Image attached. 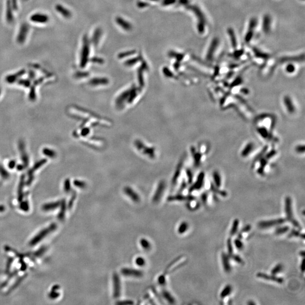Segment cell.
I'll use <instances>...</instances> for the list:
<instances>
[{
    "instance_id": "7dc6e473",
    "label": "cell",
    "mask_w": 305,
    "mask_h": 305,
    "mask_svg": "<svg viewBox=\"0 0 305 305\" xmlns=\"http://www.w3.org/2000/svg\"><path fill=\"white\" fill-rule=\"evenodd\" d=\"M59 295H60L59 293L56 292V291H53L49 294V297L52 299H54V298H56L57 297H58Z\"/></svg>"
},
{
    "instance_id": "681fc988",
    "label": "cell",
    "mask_w": 305,
    "mask_h": 305,
    "mask_svg": "<svg viewBox=\"0 0 305 305\" xmlns=\"http://www.w3.org/2000/svg\"><path fill=\"white\" fill-rule=\"evenodd\" d=\"M304 264H305V259L304 258H303L302 261V262H301V266H300V268H301V271L302 272H304L305 271V269H304Z\"/></svg>"
},
{
    "instance_id": "5b68a950",
    "label": "cell",
    "mask_w": 305,
    "mask_h": 305,
    "mask_svg": "<svg viewBox=\"0 0 305 305\" xmlns=\"http://www.w3.org/2000/svg\"><path fill=\"white\" fill-rule=\"evenodd\" d=\"M219 45V40L218 38H214L211 43L210 46L209 48L206 55L207 60L212 61L214 58L215 52Z\"/></svg>"
},
{
    "instance_id": "83f0119b",
    "label": "cell",
    "mask_w": 305,
    "mask_h": 305,
    "mask_svg": "<svg viewBox=\"0 0 305 305\" xmlns=\"http://www.w3.org/2000/svg\"><path fill=\"white\" fill-rule=\"evenodd\" d=\"M169 56H170L171 57H175V58H176V60H177V62H180L181 60L184 58V55L183 54H180V53H175V52H170L169 53Z\"/></svg>"
},
{
    "instance_id": "603a6c76",
    "label": "cell",
    "mask_w": 305,
    "mask_h": 305,
    "mask_svg": "<svg viewBox=\"0 0 305 305\" xmlns=\"http://www.w3.org/2000/svg\"><path fill=\"white\" fill-rule=\"evenodd\" d=\"M290 229V227L288 226H284L276 228L275 231V234L277 235H281L288 232Z\"/></svg>"
},
{
    "instance_id": "f5cc1de1",
    "label": "cell",
    "mask_w": 305,
    "mask_h": 305,
    "mask_svg": "<svg viewBox=\"0 0 305 305\" xmlns=\"http://www.w3.org/2000/svg\"><path fill=\"white\" fill-rule=\"evenodd\" d=\"M300 256H302V257H305V251H303V250L301 251V252L300 253Z\"/></svg>"
},
{
    "instance_id": "e575fe53",
    "label": "cell",
    "mask_w": 305,
    "mask_h": 305,
    "mask_svg": "<svg viewBox=\"0 0 305 305\" xmlns=\"http://www.w3.org/2000/svg\"><path fill=\"white\" fill-rule=\"evenodd\" d=\"M295 151L298 154H303L305 153V145H298L295 148Z\"/></svg>"
},
{
    "instance_id": "d4e9b609",
    "label": "cell",
    "mask_w": 305,
    "mask_h": 305,
    "mask_svg": "<svg viewBox=\"0 0 305 305\" xmlns=\"http://www.w3.org/2000/svg\"><path fill=\"white\" fill-rule=\"evenodd\" d=\"M283 265L282 264H280V263L277 264L271 270V274L274 275H277L283 271Z\"/></svg>"
},
{
    "instance_id": "836d02e7",
    "label": "cell",
    "mask_w": 305,
    "mask_h": 305,
    "mask_svg": "<svg viewBox=\"0 0 305 305\" xmlns=\"http://www.w3.org/2000/svg\"><path fill=\"white\" fill-rule=\"evenodd\" d=\"M257 24V21L256 19L252 18L250 21L249 24V30H254V29L256 27Z\"/></svg>"
},
{
    "instance_id": "7c38bea8",
    "label": "cell",
    "mask_w": 305,
    "mask_h": 305,
    "mask_svg": "<svg viewBox=\"0 0 305 305\" xmlns=\"http://www.w3.org/2000/svg\"><path fill=\"white\" fill-rule=\"evenodd\" d=\"M271 19L270 15H266L264 16L262 23V28L264 32L268 34L271 30Z\"/></svg>"
},
{
    "instance_id": "52a82bcc",
    "label": "cell",
    "mask_w": 305,
    "mask_h": 305,
    "mask_svg": "<svg viewBox=\"0 0 305 305\" xmlns=\"http://www.w3.org/2000/svg\"><path fill=\"white\" fill-rule=\"evenodd\" d=\"M283 101L284 106L289 114H292L296 112V108L294 104L293 103L292 99H291V97L289 96L288 95L285 96L284 97Z\"/></svg>"
},
{
    "instance_id": "4316f807",
    "label": "cell",
    "mask_w": 305,
    "mask_h": 305,
    "mask_svg": "<svg viewBox=\"0 0 305 305\" xmlns=\"http://www.w3.org/2000/svg\"><path fill=\"white\" fill-rule=\"evenodd\" d=\"M188 229V223H186V222H183L181 224L180 226H179V227L178 232L180 234L184 233L187 231Z\"/></svg>"
},
{
    "instance_id": "5bb4252c",
    "label": "cell",
    "mask_w": 305,
    "mask_h": 305,
    "mask_svg": "<svg viewBox=\"0 0 305 305\" xmlns=\"http://www.w3.org/2000/svg\"><path fill=\"white\" fill-rule=\"evenodd\" d=\"M62 203V201H57L45 204L43 206V210L44 211L53 210L60 206Z\"/></svg>"
},
{
    "instance_id": "f6af8a7d",
    "label": "cell",
    "mask_w": 305,
    "mask_h": 305,
    "mask_svg": "<svg viewBox=\"0 0 305 305\" xmlns=\"http://www.w3.org/2000/svg\"><path fill=\"white\" fill-rule=\"evenodd\" d=\"M91 60L93 62L97 63H103V60L102 59L99 58H97V57H94V58H92Z\"/></svg>"
},
{
    "instance_id": "f546056e",
    "label": "cell",
    "mask_w": 305,
    "mask_h": 305,
    "mask_svg": "<svg viewBox=\"0 0 305 305\" xmlns=\"http://www.w3.org/2000/svg\"><path fill=\"white\" fill-rule=\"evenodd\" d=\"M141 58V56H139L138 57H137V58H132L131 60L126 61L125 63V65H127V66H132V65H135V63H136L138 62V60H140Z\"/></svg>"
},
{
    "instance_id": "bcb514c9",
    "label": "cell",
    "mask_w": 305,
    "mask_h": 305,
    "mask_svg": "<svg viewBox=\"0 0 305 305\" xmlns=\"http://www.w3.org/2000/svg\"><path fill=\"white\" fill-rule=\"evenodd\" d=\"M21 209L23 211H28V210L29 209V206H28V204L27 203V202H24L23 203L22 205H21Z\"/></svg>"
},
{
    "instance_id": "ab89813d",
    "label": "cell",
    "mask_w": 305,
    "mask_h": 305,
    "mask_svg": "<svg viewBox=\"0 0 305 305\" xmlns=\"http://www.w3.org/2000/svg\"><path fill=\"white\" fill-rule=\"evenodd\" d=\"M59 11H60V13H62V14L63 15H65V17H66L69 18L71 16V13H70L68 10H67L66 9H64L63 8L60 7L59 9Z\"/></svg>"
},
{
    "instance_id": "1f68e13d",
    "label": "cell",
    "mask_w": 305,
    "mask_h": 305,
    "mask_svg": "<svg viewBox=\"0 0 305 305\" xmlns=\"http://www.w3.org/2000/svg\"><path fill=\"white\" fill-rule=\"evenodd\" d=\"M234 244L235 245V246L237 249H242L244 248V244L242 242V241L241 240L240 238H236L234 240Z\"/></svg>"
},
{
    "instance_id": "44dd1931",
    "label": "cell",
    "mask_w": 305,
    "mask_h": 305,
    "mask_svg": "<svg viewBox=\"0 0 305 305\" xmlns=\"http://www.w3.org/2000/svg\"><path fill=\"white\" fill-rule=\"evenodd\" d=\"M232 291V288L231 285H226L220 293V297L222 298H224L228 297V296H229L231 294Z\"/></svg>"
},
{
    "instance_id": "f1b7e54d",
    "label": "cell",
    "mask_w": 305,
    "mask_h": 305,
    "mask_svg": "<svg viewBox=\"0 0 305 305\" xmlns=\"http://www.w3.org/2000/svg\"><path fill=\"white\" fill-rule=\"evenodd\" d=\"M227 246L228 250V256H230L233 254V248L232 245V240L231 238H228L227 242Z\"/></svg>"
},
{
    "instance_id": "e0dca14e",
    "label": "cell",
    "mask_w": 305,
    "mask_h": 305,
    "mask_svg": "<svg viewBox=\"0 0 305 305\" xmlns=\"http://www.w3.org/2000/svg\"><path fill=\"white\" fill-rule=\"evenodd\" d=\"M253 50L254 55L256 56V57H257V58L263 59V60H267L270 57V56L268 54L262 52L259 49H257V47H253Z\"/></svg>"
},
{
    "instance_id": "4dcf8cb0",
    "label": "cell",
    "mask_w": 305,
    "mask_h": 305,
    "mask_svg": "<svg viewBox=\"0 0 305 305\" xmlns=\"http://www.w3.org/2000/svg\"><path fill=\"white\" fill-rule=\"evenodd\" d=\"M254 35L253 30H249L246 34L245 35V41L246 43H248L251 40Z\"/></svg>"
},
{
    "instance_id": "74e56055",
    "label": "cell",
    "mask_w": 305,
    "mask_h": 305,
    "mask_svg": "<svg viewBox=\"0 0 305 305\" xmlns=\"http://www.w3.org/2000/svg\"><path fill=\"white\" fill-rule=\"evenodd\" d=\"M108 82V80L105 79H95L92 80V83L94 84H97L99 83H106Z\"/></svg>"
},
{
    "instance_id": "d590c367",
    "label": "cell",
    "mask_w": 305,
    "mask_h": 305,
    "mask_svg": "<svg viewBox=\"0 0 305 305\" xmlns=\"http://www.w3.org/2000/svg\"><path fill=\"white\" fill-rule=\"evenodd\" d=\"M295 70H296V67H294V66L293 65V64H288L287 67H286V69H285V70L286 71L289 73H293L294 71H295Z\"/></svg>"
},
{
    "instance_id": "7bdbcfd3",
    "label": "cell",
    "mask_w": 305,
    "mask_h": 305,
    "mask_svg": "<svg viewBox=\"0 0 305 305\" xmlns=\"http://www.w3.org/2000/svg\"><path fill=\"white\" fill-rule=\"evenodd\" d=\"M251 226L250 225H249V224H248V225L245 226L243 228H242V229L241 231L240 234L249 232L251 230Z\"/></svg>"
},
{
    "instance_id": "7a4b0ae2",
    "label": "cell",
    "mask_w": 305,
    "mask_h": 305,
    "mask_svg": "<svg viewBox=\"0 0 305 305\" xmlns=\"http://www.w3.org/2000/svg\"><path fill=\"white\" fill-rule=\"evenodd\" d=\"M56 227H57V226H56V224L53 223L52 224L47 228H46L43 230H42L36 236L34 237V238H33L31 240L30 242V245L33 246V245H36L37 243H39L40 241L42 240L45 237L47 236L50 232H52L54 230H55Z\"/></svg>"
},
{
    "instance_id": "ac0fdd59",
    "label": "cell",
    "mask_w": 305,
    "mask_h": 305,
    "mask_svg": "<svg viewBox=\"0 0 305 305\" xmlns=\"http://www.w3.org/2000/svg\"><path fill=\"white\" fill-rule=\"evenodd\" d=\"M213 180H214V185L218 187V188H220L222 185V177H221V176L220 175L219 172L216 171H215L214 172H213Z\"/></svg>"
},
{
    "instance_id": "8d00e7d4",
    "label": "cell",
    "mask_w": 305,
    "mask_h": 305,
    "mask_svg": "<svg viewBox=\"0 0 305 305\" xmlns=\"http://www.w3.org/2000/svg\"><path fill=\"white\" fill-rule=\"evenodd\" d=\"M242 82V79L241 77L238 76L237 77L233 82H232L231 86H238Z\"/></svg>"
},
{
    "instance_id": "8fae6325",
    "label": "cell",
    "mask_w": 305,
    "mask_h": 305,
    "mask_svg": "<svg viewBox=\"0 0 305 305\" xmlns=\"http://www.w3.org/2000/svg\"><path fill=\"white\" fill-rule=\"evenodd\" d=\"M254 148H255V144L253 142H249V143H248L245 145L244 149L241 151V157H242L244 158L248 157L251 154V153L254 151Z\"/></svg>"
},
{
    "instance_id": "f907efd6",
    "label": "cell",
    "mask_w": 305,
    "mask_h": 305,
    "mask_svg": "<svg viewBox=\"0 0 305 305\" xmlns=\"http://www.w3.org/2000/svg\"><path fill=\"white\" fill-rule=\"evenodd\" d=\"M138 5L140 8H144V7H145L146 6H148V4L147 3H146V2H139V3H138Z\"/></svg>"
},
{
    "instance_id": "60d3db41",
    "label": "cell",
    "mask_w": 305,
    "mask_h": 305,
    "mask_svg": "<svg viewBox=\"0 0 305 305\" xmlns=\"http://www.w3.org/2000/svg\"><path fill=\"white\" fill-rule=\"evenodd\" d=\"M201 201L204 205H206L207 202V199H208V193L207 192H205L202 194L201 195Z\"/></svg>"
},
{
    "instance_id": "ffe728a7",
    "label": "cell",
    "mask_w": 305,
    "mask_h": 305,
    "mask_svg": "<svg viewBox=\"0 0 305 305\" xmlns=\"http://www.w3.org/2000/svg\"><path fill=\"white\" fill-rule=\"evenodd\" d=\"M239 224H240V221L238 219H235L234 221L233 222L231 229L230 231V235L231 236H235L237 233L238 227H239Z\"/></svg>"
},
{
    "instance_id": "d6986e66",
    "label": "cell",
    "mask_w": 305,
    "mask_h": 305,
    "mask_svg": "<svg viewBox=\"0 0 305 305\" xmlns=\"http://www.w3.org/2000/svg\"><path fill=\"white\" fill-rule=\"evenodd\" d=\"M227 31H228V34H229V36L230 37L232 47H233L234 49H236L237 47V40L236 35H235V34L234 30L232 28H229Z\"/></svg>"
},
{
    "instance_id": "4fadbf2b",
    "label": "cell",
    "mask_w": 305,
    "mask_h": 305,
    "mask_svg": "<svg viewBox=\"0 0 305 305\" xmlns=\"http://www.w3.org/2000/svg\"><path fill=\"white\" fill-rule=\"evenodd\" d=\"M304 60V54L302 56H297V57H284L280 60L281 63H284L287 62H301Z\"/></svg>"
},
{
    "instance_id": "d6a6232c",
    "label": "cell",
    "mask_w": 305,
    "mask_h": 305,
    "mask_svg": "<svg viewBox=\"0 0 305 305\" xmlns=\"http://www.w3.org/2000/svg\"><path fill=\"white\" fill-rule=\"evenodd\" d=\"M135 52H136L135 50H131V51H128V52L121 53H120L118 55V57L119 58H123L126 57L133 55L134 54H135Z\"/></svg>"
},
{
    "instance_id": "3957f363",
    "label": "cell",
    "mask_w": 305,
    "mask_h": 305,
    "mask_svg": "<svg viewBox=\"0 0 305 305\" xmlns=\"http://www.w3.org/2000/svg\"><path fill=\"white\" fill-rule=\"evenodd\" d=\"M285 218H278V219L269 220H263L258 223V227L262 229H267L274 227L276 226L281 225L286 222Z\"/></svg>"
},
{
    "instance_id": "30bf717a",
    "label": "cell",
    "mask_w": 305,
    "mask_h": 305,
    "mask_svg": "<svg viewBox=\"0 0 305 305\" xmlns=\"http://www.w3.org/2000/svg\"><path fill=\"white\" fill-rule=\"evenodd\" d=\"M222 263L225 272L229 273L231 271V266L229 262V257L228 254L223 252L222 253Z\"/></svg>"
},
{
    "instance_id": "7402d4cb",
    "label": "cell",
    "mask_w": 305,
    "mask_h": 305,
    "mask_svg": "<svg viewBox=\"0 0 305 305\" xmlns=\"http://www.w3.org/2000/svg\"><path fill=\"white\" fill-rule=\"evenodd\" d=\"M211 190L215 193L216 194H219L222 197H226L227 196V192L224 191V190H220V189H219V188L216 187L214 184H211Z\"/></svg>"
},
{
    "instance_id": "9a60e30c",
    "label": "cell",
    "mask_w": 305,
    "mask_h": 305,
    "mask_svg": "<svg viewBox=\"0 0 305 305\" xmlns=\"http://www.w3.org/2000/svg\"><path fill=\"white\" fill-rule=\"evenodd\" d=\"M116 22L119 24V26H120L122 28H123L125 30L130 31L132 29L131 24L128 22L125 21L122 18H116Z\"/></svg>"
},
{
    "instance_id": "2e32d148",
    "label": "cell",
    "mask_w": 305,
    "mask_h": 305,
    "mask_svg": "<svg viewBox=\"0 0 305 305\" xmlns=\"http://www.w3.org/2000/svg\"><path fill=\"white\" fill-rule=\"evenodd\" d=\"M101 34H102V30L99 28H97L94 32V34H93V36L92 37V43L95 47H96L98 45L99 41L101 36Z\"/></svg>"
},
{
    "instance_id": "cb8c5ba5",
    "label": "cell",
    "mask_w": 305,
    "mask_h": 305,
    "mask_svg": "<svg viewBox=\"0 0 305 305\" xmlns=\"http://www.w3.org/2000/svg\"><path fill=\"white\" fill-rule=\"evenodd\" d=\"M289 237H300L302 239L305 238V235L303 233L301 234L300 231L297 229H293L291 230V231L289 233L288 235Z\"/></svg>"
},
{
    "instance_id": "6da1fadb",
    "label": "cell",
    "mask_w": 305,
    "mask_h": 305,
    "mask_svg": "<svg viewBox=\"0 0 305 305\" xmlns=\"http://www.w3.org/2000/svg\"><path fill=\"white\" fill-rule=\"evenodd\" d=\"M285 213L286 215V220L292 224L296 228L301 229L300 224L294 218L292 209V200L290 197H287L285 199Z\"/></svg>"
},
{
    "instance_id": "11a10c76",
    "label": "cell",
    "mask_w": 305,
    "mask_h": 305,
    "mask_svg": "<svg viewBox=\"0 0 305 305\" xmlns=\"http://www.w3.org/2000/svg\"><path fill=\"white\" fill-rule=\"evenodd\" d=\"M153 1H158V0H153Z\"/></svg>"
},
{
    "instance_id": "db71d44e",
    "label": "cell",
    "mask_w": 305,
    "mask_h": 305,
    "mask_svg": "<svg viewBox=\"0 0 305 305\" xmlns=\"http://www.w3.org/2000/svg\"><path fill=\"white\" fill-rule=\"evenodd\" d=\"M248 304H249V305H251V304H254H254H255V303H253V302H249V303H248Z\"/></svg>"
},
{
    "instance_id": "ba28073f",
    "label": "cell",
    "mask_w": 305,
    "mask_h": 305,
    "mask_svg": "<svg viewBox=\"0 0 305 305\" xmlns=\"http://www.w3.org/2000/svg\"><path fill=\"white\" fill-rule=\"evenodd\" d=\"M188 8L191 10L194 13V14L196 15V16L197 17L198 19V23H202L204 24L206 23V19L205 18V17L202 13V11L198 7L196 6L189 5V6H188Z\"/></svg>"
},
{
    "instance_id": "8992f818",
    "label": "cell",
    "mask_w": 305,
    "mask_h": 305,
    "mask_svg": "<svg viewBox=\"0 0 305 305\" xmlns=\"http://www.w3.org/2000/svg\"><path fill=\"white\" fill-rule=\"evenodd\" d=\"M257 276L262 279L266 280L267 281H274L276 283L283 284L284 282V279L283 278L280 277H277L276 275H268L267 274L262 273V272H258L257 274Z\"/></svg>"
},
{
    "instance_id": "ee69618b",
    "label": "cell",
    "mask_w": 305,
    "mask_h": 305,
    "mask_svg": "<svg viewBox=\"0 0 305 305\" xmlns=\"http://www.w3.org/2000/svg\"><path fill=\"white\" fill-rule=\"evenodd\" d=\"M176 0H164L162 4L164 6H168V5H171L175 4L176 2Z\"/></svg>"
},
{
    "instance_id": "484cf974",
    "label": "cell",
    "mask_w": 305,
    "mask_h": 305,
    "mask_svg": "<svg viewBox=\"0 0 305 305\" xmlns=\"http://www.w3.org/2000/svg\"><path fill=\"white\" fill-rule=\"evenodd\" d=\"M229 258H231L235 262H236L237 263H239L240 264H244V261L242 258L238 255H237L235 254H232L230 256H229Z\"/></svg>"
},
{
    "instance_id": "f35d334b",
    "label": "cell",
    "mask_w": 305,
    "mask_h": 305,
    "mask_svg": "<svg viewBox=\"0 0 305 305\" xmlns=\"http://www.w3.org/2000/svg\"><path fill=\"white\" fill-rule=\"evenodd\" d=\"M244 50H236L235 52H234L233 54V56L236 59H238L239 58H240L241 56H242L243 54H244Z\"/></svg>"
},
{
    "instance_id": "b9f144b4",
    "label": "cell",
    "mask_w": 305,
    "mask_h": 305,
    "mask_svg": "<svg viewBox=\"0 0 305 305\" xmlns=\"http://www.w3.org/2000/svg\"><path fill=\"white\" fill-rule=\"evenodd\" d=\"M205 24L202 23H198V30L200 33L202 34L204 32V31H205Z\"/></svg>"
},
{
    "instance_id": "c3c4849f",
    "label": "cell",
    "mask_w": 305,
    "mask_h": 305,
    "mask_svg": "<svg viewBox=\"0 0 305 305\" xmlns=\"http://www.w3.org/2000/svg\"><path fill=\"white\" fill-rule=\"evenodd\" d=\"M189 0H179V3L183 5H187L188 4Z\"/></svg>"
},
{
    "instance_id": "816d5d0a",
    "label": "cell",
    "mask_w": 305,
    "mask_h": 305,
    "mask_svg": "<svg viewBox=\"0 0 305 305\" xmlns=\"http://www.w3.org/2000/svg\"><path fill=\"white\" fill-rule=\"evenodd\" d=\"M5 210V207L4 206L0 205V212H3Z\"/></svg>"
},
{
    "instance_id": "9c48e42d",
    "label": "cell",
    "mask_w": 305,
    "mask_h": 305,
    "mask_svg": "<svg viewBox=\"0 0 305 305\" xmlns=\"http://www.w3.org/2000/svg\"><path fill=\"white\" fill-rule=\"evenodd\" d=\"M205 181V174L204 172H201L198 176L197 179L193 185H192L190 189V192H193L194 190H198L202 188V186L204 184Z\"/></svg>"
},
{
    "instance_id": "277c9868",
    "label": "cell",
    "mask_w": 305,
    "mask_h": 305,
    "mask_svg": "<svg viewBox=\"0 0 305 305\" xmlns=\"http://www.w3.org/2000/svg\"><path fill=\"white\" fill-rule=\"evenodd\" d=\"M89 55V44L86 36H85L83 39V47L82 49V58H81V67H82L86 66L88 62Z\"/></svg>"
}]
</instances>
